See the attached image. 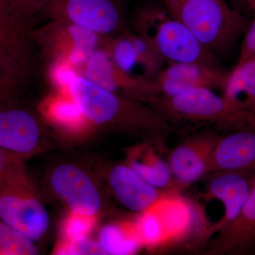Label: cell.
Instances as JSON below:
<instances>
[{
    "mask_svg": "<svg viewBox=\"0 0 255 255\" xmlns=\"http://www.w3.org/2000/svg\"><path fill=\"white\" fill-rule=\"evenodd\" d=\"M114 63L132 78L151 80L160 71L165 60L150 43L139 35L124 33L107 40Z\"/></svg>",
    "mask_w": 255,
    "mask_h": 255,
    "instance_id": "cell-12",
    "label": "cell"
},
{
    "mask_svg": "<svg viewBox=\"0 0 255 255\" xmlns=\"http://www.w3.org/2000/svg\"><path fill=\"white\" fill-rule=\"evenodd\" d=\"M117 0H51L41 14L47 19L61 18L109 38L122 26Z\"/></svg>",
    "mask_w": 255,
    "mask_h": 255,
    "instance_id": "cell-7",
    "label": "cell"
},
{
    "mask_svg": "<svg viewBox=\"0 0 255 255\" xmlns=\"http://www.w3.org/2000/svg\"><path fill=\"white\" fill-rule=\"evenodd\" d=\"M55 253L72 255H107L99 242L90 239L87 236L65 241L58 247Z\"/></svg>",
    "mask_w": 255,
    "mask_h": 255,
    "instance_id": "cell-25",
    "label": "cell"
},
{
    "mask_svg": "<svg viewBox=\"0 0 255 255\" xmlns=\"http://www.w3.org/2000/svg\"><path fill=\"white\" fill-rule=\"evenodd\" d=\"M117 1H118V0H117Z\"/></svg>",
    "mask_w": 255,
    "mask_h": 255,
    "instance_id": "cell-33",
    "label": "cell"
},
{
    "mask_svg": "<svg viewBox=\"0 0 255 255\" xmlns=\"http://www.w3.org/2000/svg\"><path fill=\"white\" fill-rule=\"evenodd\" d=\"M99 243L107 254H124L134 248L133 241L124 237L119 228L107 226L101 230Z\"/></svg>",
    "mask_w": 255,
    "mask_h": 255,
    "instance_id": "cell-24",
    "label": "cell"
},
{
    "mask_svg": "<svg viewBox=\"0 0 255 255\" xmlns=\"http://www.w3.org/2000/svg\"><path fill=\"white\" fill-rule=\"evenodd\" d=\"M164 118L172 122L209 124L219 132L230 131L254 117L236 110L213 90L199 87L179 95L155 96L147 102Z\"/></svg>",
    "mask_w": 255,
    "mask_h": 255,
    "instance_id": "cell-4",
    "label": "cell"
},
{
    "mask_svg": "<svg viewBox=\"0 0 255 255\" xmlns=\"http://www.w3.org/2000/svg\"><path fill=\"white\" fill-rule=\"evenodd\" d=\"M0 221L37 241L49 226V216L33 196L21 162L12 167L0 186Z\"/></svg>",
    "mask_w": 255,
    "mask_h": 255,
    "instance_id": "cell-5",
    "label": "cell"
},
{
    "mask_svg": "<svg viewBox=\"0 0 255 255\" xmlns=\"http://www.w3.org/2000/svg\"><path fill=\"white\" fill-rule=\"evenodd\" d=\"M164 7L211 53L228 51L250 23L223 0H162Z\"/></svg>",
    "mask_w": 255,
    "mask_h": 255,
    "instance_id": "cell-2",
    "label": "cell"
},
{
    "mask_svg": "<svg viewBox=\"0 0 255 255\" xmlns=\"http://www.w3.org/2000/svg\"><path fill=\"white\" fill-rule=\"evenodd\" d=\"M246 6L255 15V0H246Z\"/></svg>",
    "mask_w": 255,
    "mask_h": 255,
    "instance_id": "cell-31",
    "label": "cell"
},
{
    "mask_svg": "<svg viewBox=\"0 0 255 255\" xmlns=\"http://www.w3.org/2000/svg\"><path fill=\"white\" fill-rule=\"evenodd\" d=\"M13 101L0 103V150L21 159L36 150L41 128L34 114Z\"/></svg>",
    "mask_w": 255,
    "mask_h": 255,
    "instance_id": "cell-10",
    "label": "cell"
},
{
    "mask_svg": "<svg viewBox=\"0 0 255 255\" xmlns=\"http://www.w3.org/2000/svg\"><path fill=\"white\" fill-rule=\"evenodd\" d=\"M30 75L0 69V103L14 100L26 86Z\"/></svg>",
    "mask_w": 255,
    "mask_h": 255,
    "instance_id": "cell-23",
    "label": "cell"
},
{
    "mask_svg": "<svg viewBox=\"0 0 255 255\" xmlns=\"http://www.w3.org/2000/svg\"><path fill=\"white\" fill-rule=\"evenodd\" d=\"M50 184L58 197L73 212L95 216L102 199L95 183L85 172L70 164L58 166L52 172Z\"/></svg>",
    "mask_w": 255,
    "mask_h": 255,
    "instance_id": "cell-14",
    "label": "cell"
},
{
    "mask_svg": "<svg viewBox=\"0 0 255 255\" xmlns=\"http://www.w3.org/2000/svg\"><path fill=\"white\" fill-rule=\"evenodd\" d=\"M255 55V18L248 26L242 42L241 52L237 64L243 63Z\"/></svg>",
    "mask_w": 255,
    "mask_h": 255,
    "instance_id": "cell-28",
    "label": "cell"
},
{
    "mask_svg": "<svg viewBox=\"0 0 255 255\" xmlns=\"http://www.w3.org/2000/svg\"><path fill=\"white\" fill-rule=\"evenodd\" d=\"M31 36L47 59L64 62L76 68H81L109 38L61 18L49 19L41 27L31 29Z\"/></svg>",
    "mask_w": 255,
    "mask_h": 255,
    "instance_id": "cell-6",
    "label": "cell"
},
{
    "mask_svg": "<svg viewBox=\"0 0 255 255\" xmlns=\"http://www.w3.org/2000/svg\"><path fill=\"white\" fill-rule=\"evenodd\" d=\"M14 0H0V20H9L15 17L13 14Z\"/></svg>",
    "mask_w": 255,
    "mask_h": 255,
    "instance_id": "cell-30",
    "label": "cell"
},
{
    "mask_svg": "<svg viewBox=\"0 0 255 255\" xmlns=\"http://www.w3.org/2000/svg\"><path fill=\"white\" fill-rule=\"evenodd\" d=\"M228 73L204 64L170 63L152 80L157 96L172 97L199 87L223 90Z\"/></svg>",
    "mask_w": 255,
    "mask_h": 255,
    "instance_id": "cell-11",
    "label": "cell"
},
{
    "mask_svg": "<svg viewBox=\"0 0 255 255\" xmlns=\"http://www.w3.org/2000/svg\"><path fill=\"white\" fill-rule=\"evenodd\" d=\"M153 145L155 144L149 142V144L132 150L128 164L157 189L165 192L177 191L168 162L156 153Z\"/></svg>",
    "mask_w": 255,
    "mask_h": 255,
    "instance_id": "cell-19",
    "label": "cell"
},
{
    "mask_svg": "<svg viewBox=\"0 0 255 255\" xmlns=\"http://www.w3.org/2000/svg\"><path fill=\"white\" fill-rule=\"evenodd\" d=\"M67 95L91 123L140 132L162 148L174 131L172 124L152 106L102 88L81 75L72 80Z\"/></svg>",
    "mask_w": 255,
    "mask_h": 255,
    "instance_id": "cell-1",
    "label": "cell"
},
{
    "mask_svg": "<svg viewBox=\"0 0 255 255\" xmlns=\"http://www.w3.org/2000/svg\"><path fill=\"white\" fill-rule=\"evenodd\" d=\"M44 112L50 122L70 130H80L90 122L68 95L50 99L44 106Z\"/></svg>",
    "mask_w": 255,
    "mask_h": 255,
    "instance_id": "cell-21",
    "label": "cell"
},
{
    "mask_svg": "<svg viewBox=\"0 0 255 255\" xmlns=\"http://www.w3.org/2000/svg\"><path fill=\"white\" fill-rule=\"evenodd\" d=\"M38 249L23 233L0 221V255H35Z\"/></svg>",
    "mask_w": 255,
    "mask_h": 255,
    "instance_id": "cell-22",
    "label": "cell"
},
{
    "mask_svg": "<svg viewBox=\"0 0 255 255\" xmlns=\"http://www.w3.org/2000/svg\"><path fill=\"white\" fill-rule=\"evenodd\" d=\"M108 180L117 200L133 212L149 211L164 199L167 193L151 185L128 164L112 167Z\"/></svg>",
    "mask_w": 255,
    "mask_h": 255,
    "instance_id": "cell-17",
    "label": "cell"
},
{
    "mask_svg": "<svg viewBox=\"0 0 255 255\" xmlns=\"http://www.w3.org/2000/svg\"><path fill=\"white\" fill-rule=\"evenodd\" d=\"M216 234L206 255H241L255 251V178L239 214Z\"/></svg>",
    "mask_w": 255,
    "mask_h": 255,
    "instance_id": "cell-16",
    "label": "cell"
},
{
    "mask_svg": "<svg viewBox=\"0 0 255 255\" xmlns=\"http://www.w3.org/2000/svg\"><path fill=\"white\" fill-rule=\"evenodd\" d=\"M223 171L255 173V116L220 135L209 173Z\"/></svg>",
    "mask_w": 255,
    "mask_h": 255,
    "instance_id": "cell-13",
    "label": "cell"
},
{
    "mask_svg": "<svg viewBox=\"0 0 255 255\" xmlns=\"http://www.w3.org/2000/svg\"><path fill=\"white\" fill-rule=\"evenodd\" d=\"M80 75L109 91L147 104L157 96L152 80L129 76L114 63L107 43L92 53L84 63Z\"/></svg>",
    "mask_w": 255,
    "mask_h": 255,
    "instance_id": "cell-9",
    "label": "cell"
},
{
    "mask_svg": "<svg viewBox=\"0 0 255 255\" xmlns=\"http://www.w3.org/2000/svg\"><path fill=\"white\" fill-rule=\"evenodd\" d=\"M95 223V216H87L71 211L64 227L66 241L87 236L93 228Z\"/></svg>",
    "mask_w": 255,
    "mask_h": 255,
    "instance_id": "cell-26",
    "label": "cell"
},
{
    "mask_svg": "<svg viewBox=\"0 0 255 255\" xmlns=\"http://www.w3.org/2000/svg\"><path fill=\"white\" fill-rule=\"evenodd\" d=\"M33 46L27 23L17 18L0 20V69L31 75Z\"/></svg>",
    "mask_w": 255,
    "mask_h": 255,
    "instance_id": "cell-18",
    "label": "cell"
},
{
    "mask_svg": "<svg viewBox=\"0 0 255 255\" xmlns=\"http://www.w3.org/2000/svg\"><path fill=\"white\" fill-rule=\"evenodd\" d=\"M255 178L253 172H211L203 179L205 180L207 196L215 198L223 204V214L221 220L210 231V236L226 227L239 214Z\"/></svg>",
    "mask_w": 255,
    "mask_h": 255,
    "instance_id": "cell-15",
    "label": "cell"
},
{
    "mask_svg": "<svg viewBox=\"0 0 255 255\" xmlns=\"http://www.w3.org/2000/svg\"><path fill=\"white\" fill-rule=\"evenodd\" d=\"M236 1H238V2L242 3V4H244L246 6V0H236Z\"/></svg>",
    "mask_w": 255,
    "mask_h": 255,
    "instance_id": "cell-32",
    "label": "cell"
},
{
    "mask_svg": "<svg viewBox=\"0 0 255 255\" xmlns=\"http://www.w3.org/2000/svg\"><path fill=\"white\" fill-rule=\"evenodd\" d=\"M51 0H14L13 14L27 23L39 17Z\"/></svg>",
    "mask_w": 255,
    "mask_h": 255,
    "instance_id": "cell-27",
    "label": "cell"
},
{
    "mask_svg": "<svg viewBox=\"0 0 255 255\" xmlns=\"http://www.w3.org/2000/svg\"><path fill=\"white\" fill-rule=\"evenodd\" d=\"M137 35L170 63H198L219 67L214 53L204 48L180 21L165 7L149 6L135 18Z\"/></svg>",
    "mask_w": 255,
    "mask_h": 255,
    "instance_id": "cell-3",
    "label": "cell"
},
{
    "mask_svg": "<svg viewBox=\"0 0 255 255\" xmlns=\"http://www.w3.org/2000/svg\"><path fill=\"white\" fill-rule=\"evenodd\" d=\"M223 97L236 110L255 114V55L228 73Z\"/></svg>",
    "mask_w": 255,
    "mask_h": 255,
    "instance_id": "cell-20",
    "label": "cell"
},
{
    "mask_svg": "<svg viewBox=\"0 0 255 255\" xmlns=\"http://www.w3.org/2000/svg\"><path fill=\"white\" fill-rule=\"evenodd\" d=\"M20 159L15 156L0 150V186L10 169L17 163Z\"/></svg>",
    "mask_w": 255,
    "mask_h": 255,
    "instance_id": "cell-29",
    "label": "cell"
},
{
    "mask_svg": "<svg viewBox=\"0 0 255 255\" xmlns=\"http://www.w3.org/2000/svg\"><path fill=\"white\" fill-rule=\"evenodd\" d=\"M220 135L213 130L186 137L169 152L167 162L177 190L182 191L209 174Z\"/></svg>",
    "mask_w": 255,
    "mask_h": 255,
    "instance_id": "cell-8",
    "label": "cell"
}]
</instances>
